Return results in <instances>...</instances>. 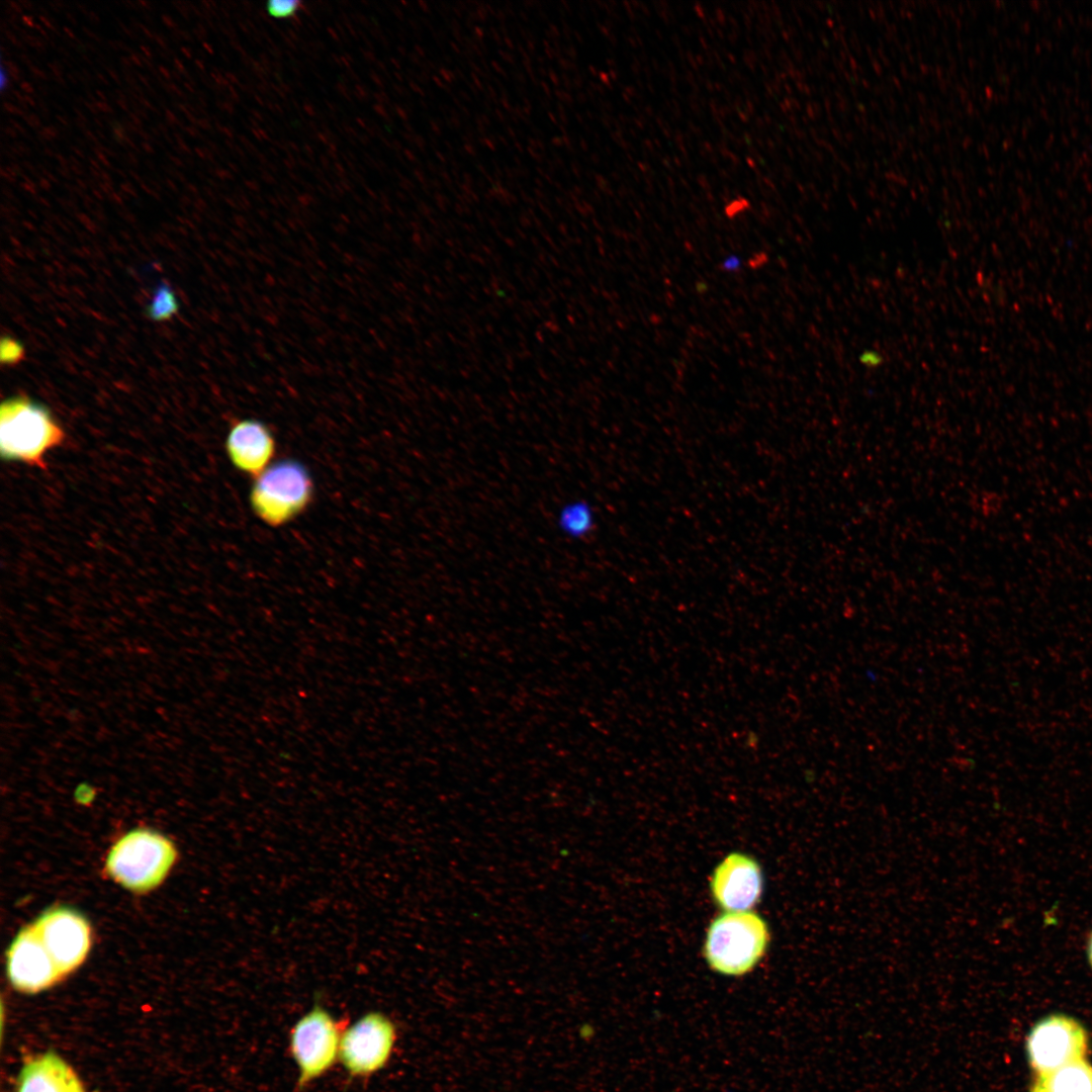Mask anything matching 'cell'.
Segmentation results:
<instances>
[{
	"instance_id": "13",
	"label": "cell",
	"mask_w": 1092,
	"mask_h": 1092,
	"mask_svg": "<svg viewBox=\"0 0 1092 1092\" xmlns=\"http://www.w3.org/2000/svg\"><path fill=\"white\" fill-rule=\"evenodd\" d=\"M1029 1092H1092V1065L1082 1059L1038 1074Z\"/></svg>"
},
{
	"instance_id": "16",
	"label": "cell",
	"mask_w": 1092,
	"mask_h": 1092,
	"mask_svg": "<svg viewBox=\"0 0 1092 1092\" xmlns=\"http://www.w3.org/2000/svg\"><path fill=\"white\" fill-rule=\"evenodd\" d=\"M24 348L15 339L3 337L0 344V360L3 365H15L24 358Z\"/></svg>"
},
{
	"instance_id": "19",
	"label": "cell",
	"mask_w": 1092,
	"mask_h": 1092,
	"mask_svg": "<svg viewBox=\"0 0 1092 1092\" xmlns=\"http://www.w3.org/2000/svg\"><path fill=\"white\" fill-rule=\"evenodd\" d=\"M1087 954H1088V961H1089L1090 966L1092 968V932L1090 933L1089 938H1088Z\"/></svg>"
},
{
	"instance_id": "8",
	"label": "cell",
	"mask_w": 1092,
	"mask_h": 1092,
	"mask_svg": "<svg viewBox=\"0 0 1092 1092\" xmlns=\"http://www.w3.org/2000/svg\"><path fill=\"white\" fill-rule=\"evenodd\" d=\"M31 926L62 978L76 970L87 957L91 930L87 920L76 911L69 908L52 909L40 915Z\"/></svg>"
},
{
	"instance_id": "3",
	"label": "cell",
	"mask_w": 1092,
	"mask_h": 1092,
	"mask_svg": "<svg viewBox=\"0 0 1092 1092\" xmlns=\"http://www.w3.org/2000/svg\"><path fill=\"white\" fill-rule=\"evenodd\" d=\"M314 484L303 463L280 459L256 476L249 500L253 513L271 527L288 524L304 513L312 503Z\"/></svg>"
},
{
	"instance_id": "1",
	"label": "cell",
	"mask_w": 1092,
	"mask_h": 1092,
	"mask_svg": "<svg viewBox=\"0 0 1092 1092\" xmlns=\"http://www.w3.org/2000/svg\"><path fill=\"white\" fill-rule=\"evenodd\" d=\"M66 438L51 412L27 395H14L0 405V455L4 461L44 469L46 455Z\"/></svg>"
},
{
	"instance_id": "17",
	"label": "cell",
	"mask_w": 1092,
	"mask_h": 1092,
	"mask_svg": "<svg viewBox=\"0 0 1092 1092\" xmlns=\"http://www.w3.org/2000/svg\"><path fill=\"white\" fill-rule=\"evenodd\" d=\"M301 6V2L294 0H274L270 1L266 5L267 13L275 18H288L296 14Z\"/></svg>"
},
{
	"instance_id": "4",
	"label": "cell",
	"mask_w": 1092,
	"mask_h": 1092,
	"mask_svg": "<svg viewBox=\"0 0 1092 1092\" xmlns=\"http://www.w3.org/2000/svg\"><path fill=\"white\" fill-rule=\"evenodd\" d=\"M177 856L173 843L158 832L136 829L111 848L106 872L124 888L143 893L159 886Z\"/></svg>"
},
{
	"instance_id": "6",
	"label": "cell",
	"mask_w": 1092,
	"mask_h": 1092,
	"mask_svg": "<svg viewBox=\"0 0 1092 1092\" xmlns=\"http://www.w3.org/2000/svg\"><path fill=\"white\" fill-rule=\"evenodd\" d=\"M396 1038L394 1022L383 1012L369 1011L344 1029L339 1061L350 1077L372 1076L388 1064Z\"/></svg>"
},
{
	"instance_id": "5",
	"label": "cell",
	"mask_w": 1092,
	"mask_h": 1092,
	"mask_svg": "<svg viewBox=\"0 0 1092 1092\" xmlns=\"http://www.w3.org/2000/svg\"><path fill=\"white\" fill-rule=\"evenodd\" d=\"M338 1020L317 1001L292 1026L289 1052L297 1068L298 1089L327 1074L339 1060L344 1031Z\"/></svg>"
},
{
	"instance_id": "7",
	"label": "cell",
	"mask_w": 1092,
	"mask_h": 1092,
	"mask_svg": "<svg viewBox=\"0 0 1092 1092\" xmlns=\"http://www.w3.org/2000/svg\"><path fill=\"white\" fill-rule=\"evenodd\" d=\"M1088 1035L1083 1025L1065 1014L1039 1020L1026 1040L1028 1062L1036 1075L1085 1059Z\"/></svg>"
},
{
	"instance_id": "2",
	"label": "cell",
	"mask_w": 1092,
	"mask_h": 1092,
	"mask_svg": "<svg viewBox=\"0 0 1092 1092\" xmlns=\"http://www.w3.org/2000/svg\"><path fill=\"white\" fill-rule=\"evenodd\" d=\"M768 941L767 925L758 914L750 910L725 912L708 928L704 956L713 971L743 976L758 964Z\"/></svg>"
},
{
	"instance_id": "20",
	"label": "cell",
	"mask_w": 1092,
	"mask_h": 1092,
	"mask_svg": "<svg viewBox=\"0 0 1092 1092\" xmlns=\"http://www.w3.org/2000/svg\"><path fill=\"white\" fill-rule=\"evenodd\" d=\"M746 161L751 167L754 166V160L753 159L747 158Z\"/></svg>"
},
{
	"instance_id": "18",
	"label": "cell",
	"mask_w": 1092,
	"mask_h": 1092,
	"mask_svg": "<svg viewBox=\"0 0 1092 1092\" xmlns=\"http://www.w3.org/2000/svg\"><path fill=\"white\" fill-rule=\"evenodd\" d=\"M749 207H750V202H749V200L747 198H745V197H737V198H734V199L730 200L724 206V213H725V215L727 217L733 218V217L743 213L744 211H746Z\"/></svg>"
},
{
	"instance_id": "9",
	"label": "cell",
	"mask_w": 1092,
	"mask_h": 1092,
	"mask_svg": "<svg viewBox=\"0 0 1092 1092\" xmlns=\"http://www.w3.org/2000/svg\"><path fill=\"white\" fill-rule=\"evenodd\" d=\"M715 902L726 912L749 911L762 893V874L756 860L744 853L727 855L710 882Z\"/></svg>"
},
{
	"instance_id": "14",
	"label": "cell",
	"mask_w": 1092,
	"mask_h": 1092,
	"mask_svg": "<svg viewBox=\"0 0 1092 1092\" xmlns=\"http://www.w3.org/2000/svg\"><path fill=\"white\" fill-rule=\"evenodd\" d=\"M556 521L557 527L564 535L580 539L593 531L596 516L588 503L577 499L563 505L557 514Z\"/></svg>"
},
{
	"instance_id": "10",
	"label": "cell",
	"mask_w": 1092,
	"mask_h": 1092,
	"mask_svg": "<svg viewBox=\"0 0 1092 1092\" xmlns=\"http://www.w3.org/2000/svg\"><path fill=\"white\" fill-rule=\"evenodd\" d=\"M7 971L15 989L36 993L62 979L31 925L21 930L8 950Z\"/></svg>"
},
{
	"instance_id": "11",
	"label": "cell",
	"mask_w": 1092,
	"mask_h": 1092,
	"mask_svg": "<svg viewBox=\"0 0 1092 1092\" xmlns=\"http://www.w3.org/2000/svg\"><path fill=\"white\" fill-rule=\"evenodd\" d=\"M225 451L236 469L255 478L273 463L276 440L262 421L235 419L225 439Z\"/></svg>"
},
{
	"instance_id": "15",
	"label": "cell",
	"mask_w": 1092,
	"mask_h": 1092,
	"mask_svg": "<svg viewBox=\"0 0 1092 1092\" xmlns=\"http://www.w3.org/2000/svg\"><path fill=\"white\" fill-rule=\"evenodd\" d=\"M178 311L179 303L174 291L167 283L161 282L146 308L147 316L154 322H166L172 320Z\"/></svg>"
},
{
	"instance_id": "12",
	"label": "cell",
	"mask_w": 1092,
	"mask_h": 1092,
	"mask_svg": "<svg viewBox=\"0 0 1092 1092\" xmlns=\"http://www.w3.org/2000/svg\"><path fill=\"white\" fill-rule=\"evenodd\" d=\"M17 1084L16 1092H85L75 1071L53 1052L26 1062Z\"/></svg>"
}]
</instances>
